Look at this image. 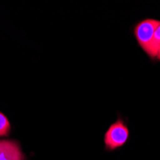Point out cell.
<instances>
[{
    "mask_svg": "<svg viewBox=\"0 0 160 160\" xmlns=\"http://www.w3.org/2000/svg\"><path fill=\"white\" fill-rule=\"evenodd\" d=\"M156 58L157 59L160 61V46H159V48H158V51H157V55H156Z\"/></svg>",
    "mask_w": 160,
    "mask_h": 160,
    "instance_id": "cell-6",
    "label": "cell"
},
{
    "mask_svg": "<svg viewBox=\"0 0 160 160\" xmlns=\"http://www.w3.org/2000/svg\"><path fill=\"white\" fill-rule=\"evenodd\" d=\"M0 160H23L18 145L13 141L0 140Z\"/></svg>",
    "mask_w": 160,
    "mask_h": 160,
    "instance_id": "cell-3",
    "label": "cell"
},
{
    "mask_svg": "<svg viewBox=\"0 0 160 160\" xmlns=\"http://www.w3.org/2000/svg\"><path fill=\"white\" fill-rule=\"evenodd\" d=\"M129 137V130L126 124L121 120L113 123L106 132L104 142L107 151H115L125 146Z\"/></svg>",
    "mask_w": 160,
    "mask_h": 160,
    "instance_id": "cell-1",
    "label": "cell"
},
{
    "mask_svg": "<svg viewBox=\"0 0 160 160\" xmlns=\"http://www.w3.org/2000/svg\"><path fill=\"white\" fill-rule=\"evenodd\" d=\"M10 132V122L6 116L0 112V136H5Z\"/></svg>",
    "mask_w": 160,
    "mask_h": 160,
    "instance_id": "cell-5",
    "label": "cell"
},
{
    "mask_svg": "<svg viewBox=\"0 0 160 160\" xmlns=\"http://www.w3.org/2000/svg\"><path fill=\"white\" fill-rule=\"evenodd\" d=\"M159 25V20L148 18L140 21L134 28V36L137 39L138 44L148 55H150L151 52L154 32Z\"/></svg>",
    "mask_w": 160,
    "mask_h": 160,
    "instance_id": "cell-2",
    "label": "cell"
},
{
    "mask_svg": "<svg viewBox=\"0 0 160 160\" xmlns=\"http://www.w3.org/2000/svg\"><path fill=\"white\" fill-rule=\"evenodd\" d=\"M159 46H160V25L156 28V30L154 32L153 40H152V43L151 52H150L149 57H151L152 59H154V58H156Z\"/></svg>",
    "mask_w": 160,
    "mask_h": 160,
    "instance_id": "cell-4",
    "label": "cell"
}]
</instances>
